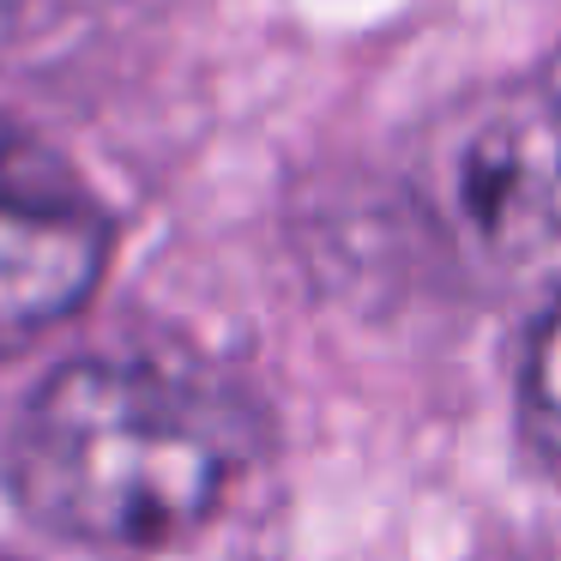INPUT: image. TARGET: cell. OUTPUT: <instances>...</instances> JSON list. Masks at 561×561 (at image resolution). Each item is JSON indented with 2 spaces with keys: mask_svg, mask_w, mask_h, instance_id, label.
I'll return each instance as SVG.
<instances>
[{
  "mask_svg": "<svg viewBox=\"0 0 561 561\" xmlns=\"http://www.w3.org/2000/svg\"><path fill=\"white\" fill-rule=\"evenodd\" d=\"M230 477L224 404L158 363L85 356L55 368L7 435L19 507L73 543H170L211 519Z\"/></svg>",
  "mask_w": 561,
  "mask_h": 561,
  "instance_id": "cell-1",
  "label": "cell"
},
{
  "mask_svg": "<svg viewBox=\"0 0 561 561\" xmlns=\"http://www.w3.org/2000/svg\"><path fill=\"white\" fill-rule=\"evenodd\" d=\"M447 194L459 236L483 260L561 278V91L489 110L453 158Z\"/></svg>",
  "mask_w": 561,
  "mask_h": 561,
  "instance_id": "cell-2",
  "label": "cell"
},
{
  "mask_svg": "<svg viewBox=\"0 0 561 561\" xmlns=\"http://www.w3.org/2000/svg\"><path fill=\"white\" fill-rule=\"evenodd\" d=\"M110 218L37 146L0 139V332H37L91 302Z\"/></svg>",
  "mask_w": 561,
  "mask_h": 561,
  "instance_id": "cell-3",
  "label": "cell"
},
{
  "mask_svg": "<svg viewBox=\"0 0 561 561\" xmlns=\"http://www.w3.org/2000/svg\"><path fill=\"white\" fill-rule=\"evenodd\" d=\"M525 423H531L537 447L561 465V290L543 308L525 351Z\"/></svg>",
  "mask_w": 561,
  "mask_h": 561,
  "instance_id": "cell-4",
  "label": "cell"
}]
</instances>
